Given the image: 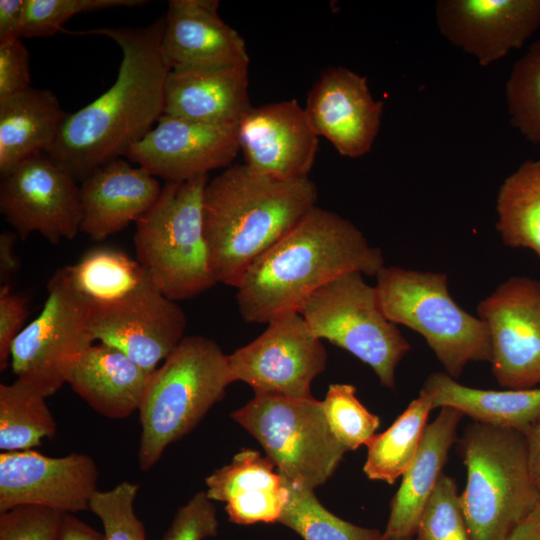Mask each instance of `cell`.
I'll use <instances>...</instances> for the list:
<instances>
[{
    "mask_svg": "<svg viewBox=\"0 0 540 540\" xmlns=\"http://www.w3.org/2000/svg\"><path fill=\"white\" fill-rule=\"evenodd\" d=\"M433 408L451 407L474 422L523 434L540 417V388L489 390L458 383L446 372H433L423 384Z\"/></svg>",
    "mask_w": 540,
    "mask_h": 540,
    "instance_id": "obj_27",
    "label": "cell"
},
{
    "mask_svg": "<svg viewBox=\"0 0 540 540\" xmlns=\"http://www.w3.org/2000/svg\"><path fill=\"white\" fill-rule=\"evenodd\" d=\"M99 472L83 453L49 457L35 450L0 454V513L41 506L74 514L89 509Z\"/></svg>",
    "mask_w": 540,
    "mask_h": 540,
    "instance_id": "obj_16",
    "label": "cell"
},
{
    "mask_svg": "<svg viewBox=\"0 0 540 540\" xmlns=\"http://www.w3.org/2000/svg\"><path fill=\"white\" fill-rule=\"evenodd\" d=\"M145 4L146 0H26L23 37L52 36L80 13Z\"/></svg>",
    "mask_w": 540,
    "mask_h": 540,
    "instance_id": "obj_37",
    "label": "cell"
},
{
    "mask_svg": "<svg viewBox=\"0 0 540 540\" xmlns=\"http://www.w3.org/2000/svg\"><path fill=\"white\" fill-rule=\"evenodd\" d=\"M524 436L531 476L540 493V417L530 426Z\"/></svg>",
    "mask_w": 540,
    "mask_h": 540,
    "instance_id": "obj_45",
    "label": "cell"
},
{
    "mask_svg": "<svg viewBox=\"0 0 540 540\" xmlns=\"http://www.w3.org/2000/svg\"><path fill=\"white\" fill-rule=\"evenodd\" d=\"M310 179L282 181L232 164L203 192V230L217 283L237 288L251 265L317 206Z\"/></svg>",
    "mask_w": 540,
    "mask_h": 540,
    "instance_id": "obj_3",
    "label": "cell"
},
{
    "mask_svg": "<svg viewBox=\"0 0 540 540\" xmlns=\"http://www.w3.org/2000/svg\"><path fill=\"white\" fill-rule=\"evenodd\" d=\"M28 316L27 299L12 290L10 284L0 287V370L7 368L12 344L24 329Z\"/></svg>",
    "mask_w": 540,
    "mask_h": 540,
    "instance_id": "obj_41",
    "label": "cell"
},
{
    "mask_svg": "<svg viewBox=\"0 0 540 540\" xmlns=\"http://www.w3.org/2000/svg\"><path fill=\"white\" fill-rule=\"evenodd\" d=\"M94 342L89 302L64 266L51 276L40 314L15 338L11 368L17 379L48 397L67 383L72 366Z\"/></svg>",
    "mask_w": 540,
    "mask_h": 540,
    "instance_id": "obj_10",
    "label": "cell"
},
{
    "mask_svg": "<svg viewBox=\"0 0 540 540\" xmlns=\"http://www.w3.org/2000/svg\"><path fill=\"white\" fill-rule=\"evenodd\" d=\"M68 115L53 91L30 88L0 101V174L48 151Z\"/></svg>",
    "mask_w": 540,
    "mask_h": 540,
    "instance_id": "obj_26",
    "label": "cell"
},
{
    "mask_svg": "<svg viewBox=\"0 0 540 540\" xmlns=\"http://www.w3.org/2000/svg\"><path fill=\"white\" fill-rule=\"evenodd\" d=\"M25 13L26 0H0V44L23 37Z\"/></svg>",
    "mask_w": 540,
    "mask_h": 540,
    "instance_id": "obj_42",
    "label": "cell"
},
{
    "mask_svg": "<svg viewBox=\"0 0 540 540\" xmlns=\"http://www.w3.org/2000/svg\"><path fill=\"white\" fill-rule=\"evenodd\" d=\"M164 17L144 27L93 28L74 35L112 39L122 51L113 85L69 114L47 155L74 179L125 156L164 114L171 71L161 51Z\"/></svg>",
    "mask_w": 540,
    "mask_h": 540,
    "instance_id": "obj_1",
    "label": "cell"
},
{
    "mask_svg": "<svg viewBox=\"0 0 540 540\" xmlns=\"http://www.w3.org/2000/svg\"><path fill=\"white\" fill-rule=\"evenodd\" d=\"M217 534L216 507L205 491H199L177 510L162 540H204Z\"/></svg>",
    "mask_w": 540,
    "mask_h": 540,
    "instance_id": "obj_39",
    "label": "cell"
},
{
    "mask_svg": "<svg viewBox=\"0 0 540 540\" xmlns=\"http://www.w3.org/2000/svg\"><path fill=\"white\" fill-rule=\"evenodd\" d=\"M62 513L41 506H19L0 513V540H56Z\"/></svg>",
    "mask_w": 540,
    "mask_h": 540,
    "instance_id": "obj_38",
    "label": "cell"
},
{
    "mask_svg": "<svg viewBox=\"0 0 540 540\" xmlns=\"http://www.w3.org/2000/svg\"><path fill=\"white\" fill-rule=\"evenodd\" d=\"M239 152L238 125L163 114L125 156L154 177L181 182L231 166Z\"/></svg>",
    "mask_w": 540,
    "mask_h": 540,
    "instance_id": "obj_15",
    "label": "cell"
},
{
    "mask_svg": "<svg viewBox=\"0 0 540 540\" xmlns=\"http://www.w3.org/2000/svg\"><path fill=\"white\" fill-rule=\"evenodd\" d=\"M18 235L15 232L3 231L0 234V280L1 285L10 284V280L21 269V260L15 245Z\"/></svg>",
    "mask_w": 540,
    "mask_h": 540,
    "instance_id": "obj_43",
    "label": "cell"
},
{
    "mask_svg": "<svg viewBox=\"0 0 540 540\" xmlns=\"http://www.w3.org/2000/svg\"><path fill=\"white\" fill-rule=\"evenodd\" d=\"M496 230L511 248H528L540 259V160H526L499 188Z\"/></svg>",
    "mask_w": 540,
    "mask_h": 540,
    "instance_id": "obj_29",
    "label": "cell"
},
{
    "mask_svg": "<svg viewBox=\"0 0 540 540\" xmlns=\"http://www.w3.org/2000/svg\"><path fill=\"white\" fill-rule=\"evenodd\" d=\"M305 110L319 137H325L341 156L358 158L372 149L384 102L373 98L365 76L346 67H331L311 87Z\"/></svg>",
    "mask_w": 540,
    "mask_h": 540,
    "instance_id": "obj_19",
    "label": "cell"
},
{
    "mask_svg": "<svg viewBox=\"0 0 540 540\" xmlns=\"http://www.w3.org/2000/svg\"><path fill=\"white\" fill-rule=\"evenodd\" d=\"M375 277L382 313L419 333L450 377L458 379L469 362L491 361L487 325L452 298L445 273L384 266Z\"/></svg>",
    "mask_w": 540,
    "mask_h": 540,
    "instance_id": "obj_7",
    "label": "cell"
},
{
    "mask_svg": "<svg viewBox=\"0 0 540 540\" xmlns=\"http://www.w3.org/2000/svg\"><path fill=\"white\" fill-rule=\"evenodd\" d=\"M248 65L171 70L165 88L164 114L238 125L252 108Z\"/></svg>",
    "mask_w": 540,
    "mask_h": 540,
    "instance_id": "obj_23",
    "label": "cell"
},
{
    "mask_svg": "<svg viewBox=\"0 0 540 540\" xmlns=\"http://www.w3.org/2000/svg\"><path fill=\"white\" fill-rule=\"evenodd\" d=\"M0 212L22 240L34 232L52 244L80 231V186L46 153L1 176Z\"/></svg>",
    "mask_w": 540,
    "mask_h": 540,
    "instance_id": "obj_13",
    "label": "cell"
},
{
    "mask_svg": "<svg viewBox=\"0 0 540 540\" xmlns=\"http://www.w3.org/2000/svg\"><path fill=\"white\" fill-rule=\"evenodd\" d=\"M209 175L166 182L137 222L136 260L151 282L177 302L197 297L217 284L203 230L202 200Z\"/></svg>",
    "mask_w": 540,
    "mask_h": 540,
    "instance_id": "obj_6",
    "label": "cell"
},
{
    "mask_svg": "<svg viewBox=\"0 0 540 540\" xmlns=\"http://www.w3.org/2000/svg\"><path fill=\"white\" fill-rule=\"evenodd\" d=\"M322 403L333 435L347 451L367 445L379 428V417L359 401L352 384H330Z\"/></svg>",
    "mask_w": 540,
    "mask_h": 540,
    "instance_id": "obj_34",
    "label": "cell"
},
{
    "mask_svg": "<svg viewBox=\"0 0 540 540\" xmlns=\"http://www.w3.org/2000/svg\"><path fill=\"white\" fill-rule=\"evenodd\" d=\"M326 363L322 340L298 311L274 317L257 338L228 355L232 382L248 384L254 395L313 397L312 381Z\"/></svg>",
    "mask_w": 540,
    "mask_h": 540,
    "instance_id": "obj_11",
    "label": "cell"
},
{
    "mask_svg": "<svg viewBox=\"0 0 540 540\" xmlns=\"http://www.w3.org/2000/svg\"><path fill=\"white\" fill-rule=\"evenodd\" d=\"M506 97L512 125L527 141L540 145V39L515 62Z\"/></svg>",
    "mask_w": 540,
    "mask_h": 540,
    "instance_id": "obj_33",
    "label": "cell"
},
{
    "mask_svg": "<svg viewBox=\"0 0 540 540\" xmlns=\"http://www.w3.org/2000/svg\"><path fill=\"white\" fill-rule=\"evenodd\" d=\"M69 269L75 287L90 303L118 301L147 277L137 260L111 247L90 249Z\"/></svg>",
    "mask_w": 540,
    "mask_h": 540,
    "instance_id": "obj_31",
    "label": "cell"
},
{
    "mask_svg": "<svg viewBox=\"0 0 540 540\" xmlns=\"http://www.w3.org/2000/svg\"><path fill=\"white\" fill-rule=\"evenodd\" d=\"M151 374L118 349L99 342L77 359L67 383L99 414L123 419L139 410Z\"/></svg>",
    "mask_w": 540,
    "mask_h": 540,
    "instance_id": "obj_25",
    "label": "cell"
},
{
    "mask_svg": "<svg viewBox=\"0 0 540 540\" xmlns=\"http://www.w3.org/2000/svg\"><path fill=\"white\" fill-rule=\"evenodd\" d=\"M286 481L289 500L278 523L303 540H386L378 529L355 525L331 513L313 489Z\"/></svg>",
    "mask_w": 540,
    "mask_h": 540,
    "instance_id": "obj_32",
    "label": "cell"
},
{
    "mask_svg": "<svg viewBox=\"0 0 540 540\" xmlns=\"http://www.w3.org/2000/svg\"><path fill=\"white\" fill-rule=\"evenodd\" d=\"M95 341L114 347L149 372L184 338L186 315L149 279L112 303H90Z\"/></svg>",
    "mask_w": 540,
    "mask_h": 540,
    "instance_id": "obj_14",
    "label": "cell"
},
{
    "mask_svg": "<svg viewBox=\"0 0 540 540\" xmlns=\"http://www.w3.org/2000/svg\"><path fill=\"white\" fill-rule=\"evenodd\" d=\"M231 383L228 355L214 340L184 337L152 372L140 405V469L150 470L168 445L190 433Z\"/></svg>",
    "mask_w": 540,
    "mask_h": 540,
    "instance_id": "obj_4",
    "label": "cell"
},
{
    "mask_svg": "<svg viewBox=\"0 0 540 540\" xmlns=\"http://www.w3.org/2000/svg\"><path fill=\"white\" fill-rule=\"evenodd\" d=\"M459 444L467 471L460 500L471 540H505L540 500L525 436L473 421Z\"/></svg>",
    "mask_w": 540,
    "mask_h": 540,
    "instance_id": "obj_5",
    "label": "cell"
},
{
    "mask_svg": "<svg viewBox=\"0 0 540 540\" xmlns=\"http://www.w3.org/2000/svg\"><path fill=\"white\" fill-rule=\"evenodd\" d=\"M388 540H414L413 537L411 538H392V539H388Z\"/></svg>",
    "mask_w": 540,
    "mask_h": 540,
    "instance_id": "obj_48",
    "label": "cell"
},
{
    "mask_svg": "<svg viewBox=\"0 0 540 540\" xmlns=\"http://www.w3.org/2000/svg\"><path fill=\"white\" fill-rule=\"evenodd\" d=\"M416 540H471L455 480L442 474L420 516Z\"/></svg>",
    "mask_w": 540,
    "mask_h": 540,
    "instance_id": "obj_35",
    "label": "cell"
},
{
    "mask_svg": "<svg viewBox=\"0 0 540 540\" xmlns=\"http://www.w3.org/2000/svg\"><path fill=\"white\" fill-rule=\"evenodd\" d=\"M433 409L432 396L422 387L418 397L391 426L372 437L366 445L367 457L363 466L368 479L394 484L402 477L417 454Z\"/></svg>",
    "mask_w": 540,
    "mask_h": 540,
    "instance_id": "obj_28",
    "label": "cell"
},
{
    "mask_svg": "<svg viewBox=\"0 0 540 540\" xmlns=\"http://www.w3.org/2000/svg\"><path fill=\"white\" fill-rule=\"evenodd\" d=\"M298 312L317 338L369 365L382 386L395 387L396 367L411 345L382 313L375 286L367 284L361 272H349L327 283Z\"/></svg>",
    "mask_w": 540,
    "mask_h": 540,
    "instance_id": "obj_9",
    "label": "cell"
},
{
    "mask_svg": "<svg viewBox=\"0 0 540 540\" xmlns=\"http://www.w3.org/2000/svg\"><path fill=\"white\" fill-rule=\"evenodd\" d=\"M464 415L457 409L442 407L428 423L417 454L402 475L401 484L390 502V511L383 531L386 540L414 538L423 509L431 496L449 451L457 441V428Z\"/></svg>",
    "mask_w": 540,
    "mask_h": 540,
    "instance_id": "obj_24",
    "label": "cell"
},
{
    "mask_svg": "<svg viewBox=\"0 0 540 540\" xmlns=\"http://www.w3.org/2000/svg\"><path fill=\"white\" fill-rule=\"evenodd\" d=\"M138 489L137 484L123 481L92 496L89 510L102 522L105 540H147L144 525L134 511Z\"/></svg>",
    "mask_w": 540,
    "mask_h": 540,
    "instance_id": "obj_36",
    "label": "cell"
},
{
    "mask_svg": "<svg viewBox=\"0 0 540 540\" xmlns=\"http://www.w3.org/2000/svg\"><path fill=\"white\" fill-rule=\"evenodd\" d=\"M217 0H171L162 55L171 70L249 64L246 43L218 14Z\"/></svg>",
    "mask_w": 540,
    "mask_h": 540,
    "instance_id": "obj_20",
    "label": "cell"
},
{
    "mask_svg": "<svg viewBox=\"0 0 540 540\" xmlns=\"http://www.w3.org/2000/svg\"><path fill=\"white\" fill-rule=\"evenodd\" d=\"M505 540H540V528L526 519L516 526Z\"/></svg>",
    "mask_w": 540,
    "mask_h": 540,
    "instance_id": "obj_46",
    "label": "cell"
},
{
    "mask_svg": "<svg viewBox=\"0 0 540 540\" xmlns=\"http://www.w3.org/2000/svg\"><path fill=\"white\" fill-rule=\"evenodd\" d=\"M156 177L119 158L94 170L80 185V231L102 241L137 222L157 201Z\"/></svg>",
    "mask_w": 540,
    "mask_h": 540,
    "instance_id": "obj_21",
    "label": "cell"
},
{
    "mask_svg": "<svg viewBox=\"0 0 540 540\" xmlns=\"http://www.w3.org/2000/svg\"><path fill=\"white\" fill-rule=\"evenodd\" d=\"M527 519L533 521L540 528V500Z\"/></svg>",
    "mask_w": 540,
    "mask_h": 540,
    "instance_id": "obj_47",
    "label": "cell"
},
{
    "mask_svg": "<svg viewBox=\"0 0 540 540\" xmlns=\"http://www.w3.org/2000/svg\"><path fill=\"white\" fill-rule=\"evenodd\" d=\"M207 496L225 503L230 522L278 523L289 500L286 479L260 452L242 449L206 479Z\"/></svg>",
    "mask_w": 540,
    "mask_h": 540,
    "instance_id": "obj_22",
    "label": "cell"
},
{
    "mask_svg": "<svg viewBox=\"0 0 540 540\" xmlns=\"http://www.w3.org/2000/svg\"><path fill=\"white\" fill-rule=\"evenodd\" d=\"M238 137L253 170L282 181L309 178L319 136L296 99L252 107L238 124Z\"/></svg>",
    "mask_w": 540,
    "mask_h": 540,
    "instance_id": "obj_17",
    "label": "cell"
},
{
    "mask_svg": "<svg viewBox=\"0 0 540 540\" xmlns=\"http://www.w3.org/2000/svg\"><path fill=\"white\" fill-rule=\"evenodd\" d=\"M491 339V370L502 388L540 385V281L512 276L477 305Z\"/></svg>",
    "mask_w": 540,
    "mask_h": 540,
    "instance_id": "obj_12",
    "label": "cell"
},
{
    "mask_svg": "<svg viewBox=\"0 0 540 540\" xmlns=\"http://www.w3.org/2000/svg\"><path fill=\"white\" fill-rule=\"evenodd\" d=\"M231 418L263 447L288 481L315 489L336 471L346 448L333 435L322 401L254 395Z\"/></svg>",
    "mask_w": 540,
    "mask_h": 540,
    "instance_id": "obj_8",
    "label": "cell"
},
{
    "mask_svg": "<svg viewBox=\"0 0 540 540\" xmlns=\"http://www.w3.org/2000/svg\"><path fill=\"white\" fill-rule=\"evenodd\" d=\"M383 267L380 248L350 220L317 205L247 270L236 288L238 310L246 322L267 324L298 311L341 275L376 276Z\"/></svg>",
    "mask_w": 540,
    "mask_h": 540,
    "instance_id": "obj_2",
    "label": "cell"
},
{
    "mask_svg": "<svg viewBox=\"0 0 540 540\" xmlns=\"http://www.w3.org/2000/svg\"><path fill=\"white\" fill-rule=\"evenodd\" d=\"M435 15L447 40L488 66L540 27V0H440Z\"/></svg>",
    "mask_w": 540,
    "mask_h": 540,
    "instance_id": "obj_18",
    "label": "cell"
},
{
    "mask_svg": "<svg viewBox=\"0 0 540 540\" xmlns=\"http://www.w3.org/2000/svg\"><path fill=\"white\" fill-rule=\"evenodd\" d=\"M29 62L21 39L0 44V101L31 88Z\"/></svg>",
    "mask_w": 540,
    "mask_h": 540,
    "instance_id": "obj_40",
    "label": "cell"
},
{
    "mask_svg": "<svg viewBox=\"0 0 540 540\" xmlns=\"http://www.w3.org/2000/svg\"><path fill=\"white\" fill-rule=\"evenodd\" d=\"M55 432L56 422L42 393L20 379L0 384L1 450H30Z\"/></svg>",
    "mask_w": 540,
    "mask_h": 540,
    "instance_id": "obj_30",
    "label": "cell"
},
{
    "mask_svg": "<svg viewBox=\"0 0 540 540\" xmlns=\"http://www.w3.org/2000/svg\"><path fill=\"white\" fill-rule=\"evenodd\" d=\"M56 540H105L87 523L70 513H62V518Z\"/></svg>",
    "mask_w": 540,
    "mask_h": 540,
    "instance_id": "obj_44",
    "label": "cell"
}]
</instances>
